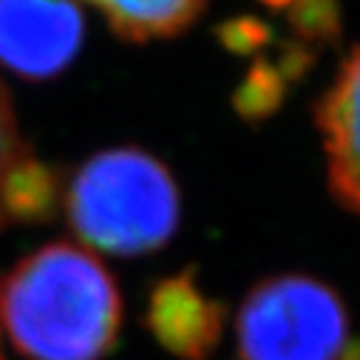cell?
Wrapping results in <instances>:
<instances>
[{
  "instance_id": "obj_2",
  "label": "cell",
  "mask_w": 360,
  "mask_h": 360,
  "mask_svg": "<svg viewBox=\"0 0 360 360\" xmlns=\"http://www.w3.org/2000/svg\"><path fill=\"white\" fill-rule=\"evenodd\" d=\"M60 200L83 245L125 258L163 248L180 223L173 175L141 148H112L85 160Z\"/></svg>"
},
{
  "instance_id": "obj_11",
  "label": "cell",
  "mask_w": 360,
  "mask_h": 360,
  "mask_svg": "<svg viewBox=\"0 0 360 360\" xmlns=\"http://www.w3.org/2000/svg\"><path fill=\"white\" fill-rule=\"evenodd\" d=\"M215 35H218L220 45H223L225 51L236 53V56H250V53L260 51L270 40V28L258 18L243 15L231 18L223 25H218Z\"/></svg>"
},
{
  "instance_id": "obj_12",
  "label": "cell",
  "mask_w": 360,
  "mask_h": 360,
  "mask_svg": "<svg viewBox=\"0 0 360 360\" xmlns=\"http://www.w3.org/2000/svg\"><path fill=\"white\" fill-rule=\"evenodd\" d=\"M25 148V143L20 141L18 135V125H15V112L11 105V96H8L6 85L0 83V180L6 175L8 165L15 160L18 153ZM3 225V220H0Z\"/></svg>"
},
{
  "instance_id": "obj_14",
  "label": "cell",
  "mask_w": 360,
  "mask_h": 360,
  "mask_svg": "<svg viewBox=\"0 0 360 360\" xmlns=\"http://www.w3.org/2000/svg\"><path fill=\"white\" fill-rule=\"evenodd\" d=\"M265 8H270V11H288V8L295 3V0H260Z\"/></svg>"
},
{
  "instance_id": "obj_1",
  "label": "cell",
  "mask_w": 360,
  "mask_h": 360,
  "mask_svg": "<svg viewBox=\"0 0 360 360\" xmlns=\"http://www.w3.org/2000/svg\"><path fill=\"white\" fill-rule=\"evenodd\" d=\"M120 326L118 285L83 245H43L0 278V328L28 360H101Z\"/></svg>"
},
{
  "instance_id": "obj_10",
  "label": "cell",
  "mask_w": 360,
  "mask_h": 360,
  "mask_svg": "<svg viewBox=\"0 0 360 360\" xmlns=\"http://www.w3.org/2000/svg\"><path fill=\"white\" fill-rule=\"evenodd\" d=\"M288 20L298 43L323 45L333 43L343 28L340 0H295L288 8Z\"/></svg>"
},
{
  "instance_id": "obj_7",
  "label": "cell",
  "mask_w": 360,
  "mask_h": 360,
  "mask_svg": "<svg viewBox=\"0 0 360 360\" xmlns=\"http://www.w3.org/2000/svg\"><path fill=\"white\" fill-rule=\"evenodd\" d=\"M93 6L110 30L128 43H150L186 33L208 0H83Z\"/></svg>"
},
{
  "instance_id": "obj_3",
  "label": "cell",
  "mask_w": 360,
  "mask_h": 360,
  "mask_svg": "<svg viewBox=\"0 0 360 360\" xmlns=\"http://www.w3.org/2000/svg\"><path fill=\"white\" fill-rule=\"evenodd\" d=\"M240 360H338L348 343V310L310 276H276L248 292L236 321Z\"/></svg>"
},
{
  "instance_id": "obj_9",
  "label": "cell",
  "mask_w": 360,
  "mask_h": 360,
  "mask_svg": "<svg viewBox=\"0 0 360 360\" xmlns=\"http://www.w3.org/2000/svg\"><path fill=\"white\" fill-rule=\"evenodd\" d=\"M285 88H288V80L281 73L278 63L258 58L250 65V70L243 75L240 85L233 93V105H236L238 115L243 120L258 123V120L270 118L283 105Z\"/></svg>"
},
{
  "instance_id": "obj_6",
  "label": "cell",
  "mask_w": 360,
  "mask_h": 360,
  "mask_svg": "<svg viewBox=\"0 0 360 360\" xmlns=\"http://www.w3.org/2000/svg\"><path fill=\"white\" fill-rule=\"evenodd\" d=\"M318 128L328 158V183L343 208L360 215V45L345 56L318 103Z\"/></svg>"
},
{
  "instance_id": "obj_15",
  "label": "cell",
  "mask_w": 360,
  "mask_h": 360,
  "mask_svg": "<svg viewBox=\"0 0 360 360\" xmlns=\"http://www.w3.org/2000/svg\"><path fill=\"white\" fill-rule=\"evenodd\" d=\"M0 360H3V353H0Z\"/></svg>"
},
{
  "instance_id": "obj_8",
  "label": "cell",
  "mask_w": 360,
  "mask_h": 360,
  "mask_svg": "<svg viewBox=\"0 0 360 360\" xmlns=\"http://www.w3.org/2000/svg\"><path fill=\"white\" fill-rule=\"evenodd\" d=\"M60 180L25 146L0 180V220L6 223H45L60 202Z\"/></svg>"
},
{
  "instance_id": "obj_4",
  "label": "cell",
  "mask_w": 360,
  "mask_h": 360,
  "mask_svg": "<svg viewBox=\"0 0 360 360\" xmlns=\"http://www.w3.org/2000/svg\"><path fill=\"white\" fill-rule=\"evenodd\" d=\"M75 0H0V65L25 80L63 73L83 45Z\"/></svg>"
},
{
  "instance_id": "obj_5",
  "label": "cell",
  "mask_w": 360,
  "mask_h": 360,
  "mask_svg": "<svg viewBox=\"0 0 360 360\" xmlns=\"http://www.w3.org/2000/svg\"><path fill=\"white\" fill-rule=\"evenodd\" d=\"M146 326L158 343L173 355L183 360H202L223 338L225 305L205 295L186 270L153 285Z\"/></svg>"
},
{
  "instance_id": "obj_13",
  "label": "cell",
  "mask_w": 360,
  "mask_h": 360,
  "mask_svg": "<svg viewBox=\"0 0 360 360\" xmlns=\"http://www.w3.org/2000/svg\"><path fill=\"white\" fill-rule=\"evenodd\" d=\"M338 360H360V338L358 340H348Z\"/></svg>"
}]
</instances>
